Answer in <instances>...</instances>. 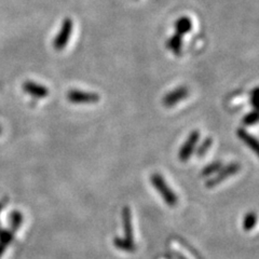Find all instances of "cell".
Segmentation results:
<instances>
[{
  "instance_id": "obj_1",
  "label": "cell",
  "mask_w": 259,
  "mask_h": 259,
  "mask_svg": "<svg viewBox=\"0 0 259 259\" xmlns=\"http://www.w3.org/2000/svg\"><path fill=\"white\" fill-rule=\"evenodd\" d=\"M150 183L152 185V187L158 191L161 198L163 199V201L168 206L174 207L175 205H177V203H178L177 194L166 184L165 180L162 177V175H160L158 173H153L150 176Z\"/></svg>"
},
{
  "instance_id": "obj_2",
  "label": "cell",
  "mask_w": 259,
  "mask_h": 259,
  "mask_svg": "<svg viewBox=\"0 0 259 259\" xmlns=\"http://www.w3.org/2000/svg\"><path fill=\"white\" fill-rule=\"evenodd\" d=\"M240 169H241V164L239 162H231V163L227 164L225 166L223 165L220 171H218L214 176L208 178V180L205 182V187L209 189L216 187V186L221 185L224 181H226L227 178L238 174L240 172Z\"/></svg>"
},
{
  "instance_id": "obj_3",
  "label": "cell",
  "mask_w": 259,
  "mask_h": 259,
  "mask_svg": "<svg viewBox=\"0 0 259 259\" xmlns=\"http://www.w3.org/2000/svg\"><path fill=\"white\" fill-rule=\"evenodd\" d=\"M72 29H74V22L71 19L66 18L63 21L58 35L55 36L53 40V47L55 50L62 51L67 47L72 34Z\"/></svg>"
},
{
  "instance_id": "obj_4",
  "label": "cell",
  "mask_w": 259,
  "mask_h": 259,
  "mask_svg": "<svg viewBox=\"0 0 259 259\" xmlns=\"http://www.w3.org/2000/svg\"><path fill=\"white\" fill-rule=\"evenodd\" d=\"M200 136L201 134L198 130H194L188 135L187 140L182 145L180 151H178V160L182 162H187L192 157L194 150L197 148V144L200 141Z\"/></svg>"
},
{
  "instance_id": "obj_5",
  "label": "cell",
  "mask_w": 259,
  "mask_h": 259,
  "mask_svg": "<svg viewBox=\"0 0 259 259\" xmlns=\"http://www.w3.org/2000/svg\"><path fill=\"white\" fill-rule=\"evenodd\" d=\"M66 99L68 102L77 105L82 104H94L97 103L101 97L97 93L81 91V90H70L66 94Z\"/></svg>"
},
{
  "instance_id": "obj_6",
  "label": "cell",
  "mask_w": 259,
  "mask_h": 259,
  "mask_svg": "<svg viewBox=\"0 0 259 259\" xmlns=\"http://www.w3.org/2000/svg\"><path fill=\"white\" fill-rule=\"evenodd\" d=\"M188 95H189L188 88L185 85H181L174 89V90L169 91L163 96V99H162V105H163L164 107L171 108L175 106V105H177L181 101L187 99Z\"/></svg>"
},
{
  "instance_id": "obj_7",
  "label": "cell",
  "mask_w": 259,
  "mask_h": 259,
  "mask_svg": "<svg viewBox=\"0 0 259 259\" xmlns=\"http://www.w3.org/2000/svg\"><path fill=\"white\" fill-rule=\"evenodd\" d=\"M23 91L35 99H46L49 95V90L46 85L39 84L34 81H25L22 85Z\"/></svg>"
},
{
  "instance_id": "obj_8",
  "label": "cell",
  "mask_w": 259,
  "mask_h": 259,
  "mask_svg": "<svg viewBox=\"0 0 259 259\" xmlns=\"http://www.w3.org/2000/svg\"><path fill=\"white\" fill-rule=\"evenodd\" d=\"M122 223H123V230H124V239L130 243H134L132 212H131V208L128 206H124L122 209Z\"/></svg>"
},
{
  "instance_id": "obj_9",
  "label": "cell",
  "mask_w": 259,
  "mask_h": 259,
  "mask_svg": "<svg viewBox=\"0 0 259 259\" xmlns=\"http://www.w3.org/2000/svg\"><path fill=\"white\" fill-rule=\"evenodd\" d=\"M174 28H175V34L185 36L187 35L188 32L192 29V21L188 18V16H182V18L177 19L174 23Z\"/></svg>"
},
{
  "instance_id": "obj_10",
  "label": "cell",
  "mask_w": 259,
  "mask_h": 259,
  "mask_svg": "<svg viewBox=\"0 0 259 259\" xmlns=\"http://www.w3.org/2000/svg\"><path fill=\"white\" fill-rule=\"evenodd\" d=\"M237 135H238L239 139L247 146L248 148L252 149L254 152L258 151V141H257V139H256L254 135L248 133L246 130L242 128V127L238 128Z\"/></svg>"
},
{
  "instance_id": "obj_11",
  "label": "cell",
  "mask_w": 259,
  "mask_h": 259,
  "mask_svg": "<svg viewBox=\"0 0 259 259\" xmlns=\"http://www.w3.org/2000/svg\"><path fill=\"white\" fill-rule=\"evenodd\" d=\"M166 48L175 55H181L183 50V36L174 34L166 41Z\"/></svg>"
},
{
  "instance_id": "obj_12",
  "label": "cell",
  "mask_w": 259,
  "mask_h": 259,
  "mask_svg": "<svg viewBox=\"0 0 259 259\" xmlns=\"http://www.w3.org/2000/svg\"><path fill=\"white\" fill-rule=\"evenodd\" d=\"M113 245H115L118 249L123 250V252H126V253H133L136 249L134 243H130L124 238H119V237L113 239Z\"/></svg>"
},
{
  "instance_id": "obj_13",
  "label": "cell",
  "mask_w": 259,
  "mask_h": 259,
  "mask_svg": "<svg viewBox=\"0 0 259 259\" xmlns=\"http://www.w3.org/2000/svg\"><path fill=\"white\" fill-rule=\"evenodd\" d=\"M222 166H223V162L220 161V160L210 162L209 164H207L206 166L203 167V169H202L201 176L202 177H210V176H213L218 171H220V169L222 168Z\"/></svg>"
},
{
  "instance_id": "obj_14",
  "label": "cell",
  "mask_w": 259,
  "mask_h": 259,
  "mask_svg": "<svg viewBox=\"0 0 259 259\" xmlns=\"http://www.w3.org/2000/svg\"><path fill=\"white\" fill-rule=\"evenodd\" d=\"M257 223V215L255 212H248L244 220H243V229L244 231H250L254 229V227L256 226Z\"/></svg>"
},
{
  "instance_id": "obj_15",
  "label": "cell",
  "mask_w": 259,
  "mask_h": 259,
  "mask_svg": "<svg viewBox=\"0 0 259 259\" xmlns=\"http://www.w3.org/2000/svg\"><path fill=\"white\" fill-rule=\"evenodd\" d=\"M212 145H213L212 137H206V139L199 145V147L196 148L194 152L197 153V156L199 158L204 157L206 155V152L209 150V148L212 147Z\"/></svg>"
},
{
  "instance_id": "obj_16",
  "label": "cell",
  "mask_w": 259,
  "mask_h": 259,
  "mask_svg": "<svg viewBox=\"0 0 259 259\" xmlns=\"http://www.w3.org/2000/svg\"><path fill=\"white\" fill-rule=\"evenodd\" d=\"M257 122H258V112L256 109L246 113V115L242 119V123L247 126L255 125Z\"/></svg>"
},
{
  "instance_id": "obj_17",
  "label": "cell",
  "mask_w": 259,
  "mask_h": 259,
  "mask_svg": "<svg viewBox=\"0 0 259 259\" xmlns=\"http://www.w3.org/2000/svg\"><path fill=\"white\" fill-rule=\"evenodd\" d=\"M23 223V215L20 212H13L11 214V226L12 229L18 230Z\"/></svg>"
},
{
  "instance_id": "obj_18",
  "label": "cell",
  "mask_w": 259,
  "mask_h": 259,
  "mask_svg": "<svg viewBox=\"0 0 259 259\" xmlns=\"http://www.w3.org/2000/svg\"><path fill=\"white\" fill-rule=\"evenodd\" d=\"M13 240V233L11 231L7 230H0V242L5 243V244L9 245Z\"/></svg>"
},
{
  "instance_id": "obj_19",
  "label": "cell",
  "mask_w": 259,
  "mask_h": 259,
  "mask_svg": "<svg viewBox=\"0 0 259 259\" xmlns=\"http://www.w3.org/2000/svg\"><path fill=\"white\" fill-rule=\"evenodd\" d=\"M257 93H258V89L254 88L252 93L249 95V103L254 107V109L257 108Z\"/></svg>"
},
{
  "instance_id": "obj_20",
  "label": "cell",
  "mask_w": 259,
  "mask_h": 259,
  "mask_svg": "<svg viewBox=\"0 0 259 259\" xmlns=\"http://www.w3.org/2000/svg\"><path fill=\"white\" fill-rule=\"evenodd\" d=\"M8 245L7 244H5V243H3V242H0V258H2V256L4 255V253H5V250H6V247H7Z\"/></svg>"
},
{
  "instance_id": "obj_21",
  "label": "cell",
  "mask_w": 259,
  "mask_h": 259,
  "mask_svg": "<svg viewBox=\"0 0 259 259\" xmlns=\"http://www.w3.org/2000/svg\"><path fill=\"white\" fill-rule=\"evenodd\" d=\"M174 255L176 256L177 259H186V257L184 255H182L181 253H177V252H174Z\"/></svg>"
},
{
  "instance_id": "obj_22",
  "label": "cell",
  "mask_w": 259,
  "mask_h": 259,
  "mask_svg": "<svg viewBox=\"0 0 259 259\" xmlns=\"http://www.w3.org/2000/svg\"><path fill=\"white\" fill-rule=\"evenodd\" d=\"M0 210H2V204H0Z\"/></svg>"
},
{
  "instance_id": "obj_23",
  "label": "cell",
  "mask_w": 259,
  "mask_h": 259,
  "mask_svg": "<svg viewBox=\"0 0 259 259\" xmlns=\"http://www.w3.org/2000/svg\"><path fill=\"white\" fill-rule=\"evenodd\" d=\"M0 133H2V127H0Z\"/></svg>"
}]
</instances>
